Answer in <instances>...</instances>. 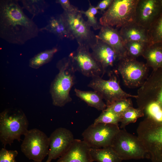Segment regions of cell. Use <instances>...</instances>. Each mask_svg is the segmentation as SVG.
<instances>
[{
	"instance_id": "obj_1",
	"label": "cell",
	"mask_w": 162,
	"mask_h": 162,
	"mask_svg": "<svg viewBox=\"0 0 162 162\" xmlns=\"http://www.w3.org/2000/svg\"><path fill=\"white\" fill-rule=\"evenodd\" d=\"M17 0H0V37L21 45L38 36L39 28L24 13Z\"/></svg>"
},
{
	"instance_id": "obj_2",
	"label": "cell",
	"mask_w": 162,
	"mask_h": 162,
	"mask_svg": "<svg viewBox=\"0 0 162 162\" xmlns=\"http://www.w3.org/2000/svg\"><path fill=\"white\" fill-rule=\"evenodd\" d=\"M56 67L59 72L51 84L50 92L53 105L62 107L72 100L70 92L75 83L76 70L69 57L58 61Z\"/></svg>"
},
{
	"instance_id": "obj_3",
	"label": "cell",
	"mask_w": 162,
	"mask_h": 162,
	"mask_svg": "<svg viewBox=\"0 0 162 162\" xmlns=\"http://www.w3.org/2000/svg\"><path fill=\"white\" fill-rule=\"evenodd\" d=\"M29 122L21 110L7 109L0 114V140L4 148L15 140H21L28 130Z\"/></svg>"
},
{
	"instance_id": "obj_4",
	"label": "cell",
	"mask_w": 162,
	"mask_h": 162,
	"mask_svg": "<svg viewBox=\"0 0 162 162\" xmlns=\"http://www.w3.org/2000/svg\"><path fill=\"white\" fill-rule=\"evenodd\" d=\"M136 133L151 162H162V124L146 117L139 124Z\"/></svg>"
},
{
	"instance_id": "obj_5",
	"label": "cell",
	"mask_w": 162,
	"mask_h": 162,
	"mask_svg": "<svg viewBox=\"0 0 162 162\" xmlns=\"http://www.w3.org/2000/svg\"><path fill=\"white\" fill-rule=\"evenodd\" d=\"M62 14L70 39H75L78 46L89 49L96 44L98 39L84 19L80 10L71 12L64 11Z\"/></svg>"
},
{
	"instance_id": "obj_6",
	"label": "cell",
	"mask_w": 162,
	"mask_h": 162,
	"mask_svg": "<svg viewBox=\"0 0 162 162\" xmlns=\"http://www.w3.org/2000/svg\"><path fill=\"white\" fill-rule=\"evenodd\" d=\"M139 0H113L100 18L102 26L117 29L134 22L135 10Z\"/></svg>"
},
{
	"instance_id": "obj_7",
	"label": "cell",
	"mask_w": 162,
	"mask_h": 162,
	"mask_svg": "<svg viewBox=\"0 0 162 162\" xmlns=\"http://www.w3.org/2000/svg\"><path fill=\"white\" fill-rule=\"evenodd\" d=\"M123 160L149 159L148 153L137 136L120 129L111 146Z\"/></svg>"
},
{
	"instance_id": "obj_8",
	"label": "cell",
	"mask_w": 162,
	"mask_h": 162,
	"mask_svg": "<svg viewBox=\"0 0 162 162\" xmlns=\"http://www.w3.org/2000/svg\"><path fill=\"white\" fill-rule=\"evenodd\" d=\"M116 71L114 69L109 72V78L107 80L103 79L100 76L93 77L88 85L106 101L107 107L122 99L137 97L136 95L128 93L121 88L115 74Z\"/></svg>"
},
{
	"instance_id": "obj_9",
	"label": "cell",
	"mask_w": 162,
	"mask_h": 162,
	"mask_svg": "<svg viewBox=\"0 0 162 162\" xmlns=\"http://www.w3.org/2000/svg\"><path fill=\"white\" fill-rule=\"evenodd\" d=\"M116 67L124 84L130 88L140 87L148 77L146 64L128 56L121 58Z\"/></svg>"
},
{
	"instance_id": "obj_10",
	"label": "cell",
	"mask_w": 162,
	"mask_h": 162,
	"mask_svg": "<svg viewBox=\"0 0 162 162\" xmlns=\"http://www.w3.org/2000/svg\"><path fill=\"white\" fill-rule=\"evenodd\" d=\"M24 136L20 146L22 152L29 159L42 162L48 154L49 137L37 128L28 130Z\"/></svg>"
},
{
	"instance_id": "obj_11",
	"label": "cell",
	"mask_w": 162,
	"mask_h": 162,
	"mask_svg": "<svg viewBox=\"0 0 162 162\" xmlns=\"http://www.w3.org/2000/svg\"><path fill=\"white\" fill-rule=\"evenodd\" d=\"M138 107L144 110L149 104L155 102L162 108V68L153 71L140 87L136 95Z\"/></svg>"
},
{
	"instance_id": "obj_12",
	"label": "cell",
	"mask_w": 162,
	"mask_h": 162,
	"mask_svg": "<svg viewBox=\"0 0 162 162\" xmlns=\"http://www.w3.org/2000/svg\"><path fill=\"white\" fill-rule=\"evenodd\" d=\"M120 129L118 125L93 124L83 131L82 135L83 140L91 148H103L111 146Z\"/></svg>"
},
{
	"instance_id": "obj_13",
	"label": "cell",
	"mask_w": 162,
	"mask_h": 162,
	"mask_svg": "<svg viewBox=\"0 0 162 162\" xmlns=\"http://www.w3.org/2000/svg\"><path fill=\"white\" fill-rule=\"evenodd\" d=\"M68 57L76 71L85 76L92 78L103 74L100 64L90 52L89 49L78 46Z\"/></svg>"
},
{
	"instance_id": "obj_14",
	"label": "cell",
	"mask_w": 162,
	"mask_h": 162,
	"mask_svg": "<svg viewBox=\"0 0 162 162\" xmlns=\"http://www.w3.org/2000/svg\"><path fill=\"white\" fill-rule=\"evenodd\" d=\"M49 139V149L46 162H51L63 155L69 148L75 139L70 130L60 127L52 133Z\"/></svg>"
},
{
	"instance_id": "obj_15",
	"label": "cell",
	"mask_w": 162,
	"mask_h": 162,
	"mask_svg": "<svg viewBox=\"0 0 162 162\" xmlns=\"http://www.w3.org/2000/svg\"><path fill=\"white\" fill-rule=\"evenodd\" d=\"M162 10L161 0H139L136 9L134 22L148 30Z\"/></svg>"
},
{
	"instance_id": "obj_16",
	"label": "cell",
	"mask_w": 162,
	"mask_h": 162,
	"mask_svg": "<svg viewBox=\"0 0 162 162\" xmlns=\"http://www.w3.org/2000/svg\"><path fill=\"white\" fill-rule=\"evenodd\" d=\"M91 49L92 54L102 68L103 74L115 66L116 67L121 58L112 48L99 39Z\"/></svg>"
},
{
	"instance_id": "obj_17",
	"label": "cell",
	"mask_w": 162,
	"mask_h": 162,
	"mask_svg": "<svg viewBox=\"0 0 162 162\" xmlns=\"http://www.w3.org/2000/svg\"><path fill=\"white\" fill-rule=\"evenodd\" d=\"M91 148L83 140L74 139L68 150L57 162H93Z\"/></svg>"
},
{
	"instance_id": "obj_18",
	"label": "cell",
	"mask_w": 162,
	"mask_h": 162,
	"mask_svg": "<svg viewBox=\"0 0 162 162\" xmlns=\"http://www.w3.org/2000/svg\"><path fill=\"white\" fill-rule=\"evenodd\" d=\"M96 36L97 39L112 48L121 58L127 56L124 43L118 29L109 26H102L98 34Z\"/></svg>"
},
{
	"instance_id": "obj_19",
	"label": "cell",
	"mask_w": 162,
	"mask_h": 162,
	"mask_svg": "<svg viewBox=\"0 0 162 162\" xmlns=\"http://www.w3.org/2000/svg\"><path fill=\"white\" fill-rule=\"evenodd\" d=\"M119 32L124 43L132 41H141L149 43L147 30L135 22L122 27L120 28Z\"/></svg>"
},
{
	"instance_id": "obj_20",
	"label": "cell",
	"mask_w": 162,
	"mask_h": 162,
	"mask_svg": "<svg viewBox=\"0 0 162 162\" xmlns=\"http://www.w3.org/2000/svg\"><path fill=\"white\" fill-rule=\"evenodd\" d=\"M142 56L146 59L147 66L154 71L162 68V45L158 44H149Z\"/></svg>"
},
{
	"instance_id": "obj_21",
	"label": "cell",
	"mask_w": 162,
	"mask_h": 162,
	"mask_svg": "<svg viewBox=\"0 0 162 162\" xmlns=\"http://www.w3.org/2000/svg\"><path fill=\"white\" fill-rule=\"evenodd\" d=\"M39 31H46L56 35L61 39H69L64 22L62 14L51 17L45 26L39 28Z\"/></svg>"
},
{
	"instance_id": "obj_22",
	"label": "cell",
	"mask_w": 162,
	"mask_h": 162,
	"mask_svg": "<svg viewBox=\"0 0 162 162\" xmlns=\"http://www.w3.org/2000/svg\"><path fill=\"white\" fill-rule=\"evenodd\" d=\"M76 95L90 106L99 111L106 109V105L100 95L95 91H83L75 88Z\"/></svg>"
},
{
	"instance_id": "obj_23",
	"label": "cell",
	"mask_w": 162,
	"mask_h": 162,
	"mask_svg": "<svg viewBox=\"0 0 162 162\" xmlns=\"http://www.w3.org/2000/svg\"><path fill=\"white\" fill-rule=\"evenodd\" d=\"M90 152L93 161L122 162L123 161L111 146L101 148H91Z\"/></svg>"
},
{
	"instance_id": "obj_24",
	"label": "cell",
	"mask_w": 162,
	"mask_h": 162,
	"mask_svg": "<svg viewBox=\"0 0 162 162\" xmlns=\"http://www.w3.org/2000/svg\"><path fill=\"white\" fill-rule=\"evenodd\" d=\"M58 50V48L55 47L39 52L30 60L29 66L34 69L38 68L50 62Z\"/></svg>"
},
{
	"instance_id": "obj_25",
	"label": "cell",
	"mask_w": 162,
	"mask_h": 162,
	"mask_svg": "<svg viewBox=\"0 0 162 162\" xmlns=\"http://www.w3.org/2000/svg\"><path fill=\"white\" fill-rule=\"evenodd\" d=\"M147 32L150 44H158L162 45V10Z\"/></svg>"
},
{
	"instance_id": "obj_26",
	"label": "cell",
	"mask_w": 162,
	"mask_h": 162,
	"mask_svg": "<svg viewBox=\"0 0 162 162\" xmlns=\"http://www.w3.org/2000/svg\"><path fill=\"white\" fill-rule=\"evenodd\" d=\"M144 116V110L139 108H130L121 115V129L125 128L128 124L135 122L137 119Z\"/></svg>"
},
{
	"instance_id": "obj_27",
	"label": "cell",
	"mask_w": 162,
	"mask_h": 162,
	"mask_svg": "<svg viewBox=\"0 0 162 162\" xmlns=\"http://www.w3.org/2000/svg\"><path fill=\"white\" fill-rule=\"evenodd\" d=\"M22 8L27 10L34 16L44 12L49 6L45 1L43 0H21Z\"/></svg>"
},
{
	"instance_id": "obj_28",
	"label": "cell",
	"mask_w": 162,
	"mask_h": 162,
	"mask_svg": "<svg viewBox=\"0 0 162 162\" xmlns=\"http://www.w3.org/2000/svg\"><path fill=\"white\" fill-rule=\"evenodd\" d=\"M149 43L141 41H132L124 43L127 56L136 59L142 56L143 53Z\"/></svg>"
},
{
	"instance_id": "obj_29",
	"label": "cell",
	"mask_w": 162,
	"mask_h": 162,
	"mask_svg": "<svg viewBox=\"0 0 162 162\" xmlns=\"http://www.w3.org/2000/svg\"><path fill=\"white\" fill-rule=\"evenodd\" d=\"M121 120V115L106 108L102 111L100 115L95 119L93 124L104 123L118 125Z\"/></svg>"
},
{
	"instance_id": "obj_30",
	"label": "cell",
	"mask_w": 162,
	"mask_h": 162,
	"mask_svg": "<svg viewBox=\"0 0 162 162\" xmlns=\"http://www.w3.org/2000/svg\"><path fill=\"white\" fill-rule=\"evenodd\" d=\"M144 112L146 117L157 123L162 124V108L157 103L149 104L145 108Z\"/></svg>"
},
{
	"instance_id": "obj_31",
	"label": "cell",
	"mask_w": 162,
	"mask_h": 162,
	"mask_svg": "<svg viewBox=\"0 0 162 162\" xmlns=\"http://www.w3.org/2000/svg\"><path fill=\"white\" fill-rule=\"evenodd\" d=\"M133 107L130 98H123L118 100L107 106L106 108L120 115L128 109Z\"/></svg>"
},
{
	"instance_id": "obj_32",
	"label": "cell",
	"mask_w": 162,
	"mask_h": 162,
	"mask_svg": "<svg viewBox=\"0 0 162 162\" xmlns=\"http://www.w3.org/2000/svg\"><path fill=\"white\" fill-rule=\"evenodd\" d=\"M89 4L88 9L86 11L80 10V12L87 17V20L86 22L91 27H92L94 30L100 29L102 26L98 22L97 18L95 16L99 12L98 10L96 7L92 5L89 1Z\"/></svg>"
},
{
	"instance_id": "obj_33",
	"label": "cell",
	"mask_w": 162,
	"mask_h": 162,
	"mask_svg": "<svg viewBox=\"0 0 162 162\" xmlns=\"http://www.w3.org/2000/svg\"><path fill=\"white\" fill-rule=\"evenodd\" d=\"M18 154L16 150H8L5 148L0 151V162H17L16 158Z\"/></svg>"
},
{
	"instance_id": "obj_34",
	"label": "cell",
	"mask_w": 162,
	"mask_h": 162,
	"mask_svg": "<svg viewBox=\"0 0 162 162\" xmlns=\"http://www.w3.org/2000/svg\"><path fill=\"white\" fill-rule=\"evenodd\" d=\"M55 2L61 5L64 11L71 12L79 10L77 8L71 4L69 0H57Z\"/></svg>"
},
{
	"instance_id": "obj_35",
	"label": "cell",
	"mask_w": 162,
	"mask_h": 162,
	"mask_svg": "<svg viewBox=\"0 0 162 162\" xmlns=\"http://www.w3.org/2000/svg\"><path fill=\"white\" fill-rule=\"evenodd\" d=\"M113 0H103L100 1L96 8L100 10L101 12H104L105 10L109 7Z\"/></svg>"
},
{
	"instance_id": "obj_36",
	"label": "cell",
	"mask_w": 162,
	"mask_h": 162,
	"mask_svg": "<svg viewBox=\"0 0 162 162\" xmlns=\"http://www.w3.org/2000/svg\"><path fill=\"white\" fill-rule=\"evenodd\" d=\"M30 162H42H42H36V161H33ZM45 162H46L45 161Z\"/></svg>"
},
{
	"instance_id": "obj_37",
	"label": "cell",
	"mask_w": 162,
	"mask_h": 162,
	"mask_svg": "<svg viewBox=\"0 0 162 162\" xmlns=\"http://www.w3.org/2000/svg\"><path fill=\"white\" fill-rule=\"evenodd\" d=\"M161 1L162 3V0H161Z\"/></svg>"
}]
</instances>
